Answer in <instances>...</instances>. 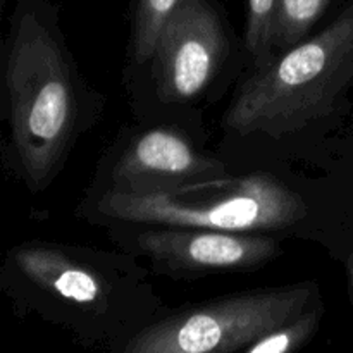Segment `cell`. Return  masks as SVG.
Listing matches in <instances>:
<instances>
[{"label":"cell","mask_w":353,"mask_h":353,"mask_svg":"<svg viewBox=\"0 0 353 353\" xmlns=\"http://www.w3.org/2000/svg\"><path fill=\"white\" fill-rule=\"evenodd\" d=\"M179 2L181 0H137L131 54L138 65L150 61L159 33Z\"/></svg>","instance_id":"11"},{"label":"cell","mask_w":353,"mask_h":353,"mask_svg":"<svg viewBox=\"0 0 353 353\" xmlns=\"http://www.w3.org/2000/svg\"><path fill=\"white\" fill-rule=\"evenodd\" d=\"M321 300L319 283L252 290L176 309L137 334L124 353L243 352Z\"/></svg>","instance_id":"5"},{"label":"cell","mask_w":353,"mask_h":353,"mask_svg":"<svg viewBox=\"0 0 353 353\" xmlns=\"http://www.w3.org/2000/svg\"><path fill=\"white\" fill-rule=\"evenodd\" d=\"M230 55V38L210 0H181L159 33L152 71L159 99L185 105L205 95Z\"/></svg>","instance_id":"7"},{"label":"cell","mask_w":353,"mask_h":353,"mask_svg":"<svg viewBox=\"0 0 353 353\" xmlns=\"http://www.w3.org/2000/svg\"><path fill=\"white\" fill-rule=\"evenodd\" d=\"M150 274L124 250L33 240L7 252L0 286L17 314L62 327L88 347L124 352L169 310Z\"/></svg>","instance_id":"2"},{"label":"cell","mask_w":353,"mask_h":353,"mask_svg":"<svg viewBox=\"0 0 353 353\" xmlns=\"http://www.w3.org/2000/svg\"><path fill=\"white\" fill-rule=\"evenodd\" d=\"M278 0H247V26L245 45L250 55L252 68L269 64L274 59L272 26Z\"/></svg>","instance_id":"12"},{"label":"cell","mask_w":353,"mask_h":353,"mask_svg":"<svg viewBox=\"0 0 353 353\" xmlns=\"http://www.w3.org/2000/svg\"><path fill=\"white\" fill-rule=\"evenodd\" d=\"M331 2L333 0H278L272 26L274 57L307 40Z\"/></svg>","instance_id":"9"},{"label":"cell","mask_w":353,"mask_h":353,"mask_svg":"<svg viewBox=\"0 0 353 353\" xmlns=\"http://www.w3.org/2000/svg\"><path fill=\"white\" fill-rule=\"evenodd\" d=\"M3 121L14 174L33 193L61 174L99 116L50 0H16L2 50Z\"/></svg>","instance_id":"1"},{"label":"cell","mask_w":353,"mask_h":353,"mask_svg":"<svg viewBox=\"0 0 353 353\" xmlns=\"http://www.w3.org/2000/svg\"><path fill=\"white\" fill-rule=\"evenodd\" d=\"M233 174L228 162L196 147L183 131L150 128L133 134L95 192L152 195L226 178Z\"/></svg>","instance_id":"8"},{"label":"cell","mask_w":353,"mask_h":353,"mask_svg":"<svg viewBox=\"0 0 353 353\" xmlns=\"http://www.w3.org/2000/svg\"><path fill=\"white\" fill-rule=\"evenodd\" d=\"M353 88V0L319 33L252 68L223 117L230 150L295 159L321 143Z\"/></svg>","instance_id":"3"},{"label":"cell","mask_w":353,"mask_h":353,"mask_svg":"<svg viewBox=\"0 0 353 353\" xmlns=\"http://www.w3.org/2000/svg\"><path fill=\"white\" fill-rule=\"evenodd\" d=\"M119 250L147 261L152 272L174 281L254 272L283 254L285 238L172 224H109Z\"/></svg>","instance_id":"6"},{"label":"cell","mask_w":353,"mask_h":353,"mask_svg":"<svg viewBox=\"0 0 353 353\" xmlns=\"http://www.w3.org/2000/svg\"><path fill=\"white\" fill-rule=\"evenodd\" d=\"M345 268H347V278H348V286H350L352 300H353V252L347 255L345 259Z\"/></svg>","instance_id":"13"},{"label":"cell","mask_w":353,"mask_h":353,"mask_svg":"<svg viewBox=\"0 0 353 353\" xmlns=\"http://www.w3.org/2000/svg\"><path fill=\"white\" fill-rule=\"evenodd\" d=\"M323 300H317L314 305L303 310L293 319L286 321L276 330L248 345L243 353H292L305 347L319 331L323 319Z\"/></svg>","instance_id":"10"},{"label":"cell","mask_w":353,"mask_h":353,"mask_svg":"<svg viewBox=\"0 0 353 353\" xmlns=\"http://www.w3.org/2000/svg\"><path fill=\"white\" fill-rule=\"evenodd\" d=\"M324 185L290 183L271 171L209 179L152 195L92 190L81 217L102 226L117 223L172 224L279 238H310L324 243L333 230Z\"/></svg>","instance_id":"4"}]
</instances>
